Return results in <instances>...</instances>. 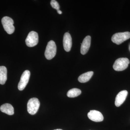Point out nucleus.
<instances>
[{
    "mask_svg": "<svg viewBox=\"0 0 130 130\" xmlns=\"http://www.w3.org/2000/svg\"><path fill=\"white\" fill-rule=\"evenodd\" d=\"M130 38V32L125 31L115 33L112 36L111 40L114 43L119 45Z\"/></svg>",
    "mask_w": 130,
    "mask_h": 130,
    "instance_id": "obj_1",
    "label": "nucleus"
},
{
    "mask_svg": "<svg viewBox=\"0 0 130 130\" xmlns=\"http://www.w3.org/2000/svg\"><path fill=\"white\" fill-rule=\"evenodd\" d=\"M39 100L36 98H31L29 100L27 104V110L29 113L33 115L36 113L40 106Z\"/></svg>",
    "mask_w": 130,
    "mask_h": 130,
    "instance_id": "obj_2",
    "label": "nucleus"
},
{
    "mask_svg": "<svg viewBox=\"0 0 130 130\" xmlns=\"http://www.w3.org/2000/svg\"><path fill=\"white\" fill-rule=\"evenodd\" d=\"M130 61L128 59L125 58L117 59L114 63L113 68L117 71H121L125 70L128 67Z\"/></svg>",
    "mask_w": 130,
    "mask_h": 130,
    "instance_id": "obj_3",
    "label": "nucleus"
},
{
    "mask_svg": "<svg viewBox=\"0 0 130 130\" xmlns=\"http://www.w3.org/2000/svg\"><path fill=\"white\" fill-rule=\"evenodd\" d=\"M2 23L4 29L8 34L11 35L14 32V21L12 19L8 16L3 17L2 19Z\"/></svg>",
    "mask_w": 130,
    "mask_h": 130,
    "instance_id": "obj_4",
    "label": "nucleus"
},
{
    "mask_svg": "<svg viewBox=\"0 0 130 130\" xmlns=\"http://www.w3.org/2000/svg\"><path fill=\"white\" fill-rule=\"evenodd\" d=\"M56 46L53 41H50L47 44L44 55L47 60H51L56 55Z\"/></svg>",
    "mask_w": 130,
    "mask_h": 130,
    "instance_id": "obj_5",
    "label": "nucleus"
},
{
    "mask_svg": "<svg viewBox=\"0 0 130 130\" xmlns=\"http://www.w3.org/2000/svg\"><path fill=\"white\" fill-rule=\"evenodd\" d=\"M38 42V36L37 32L30 31L28 34L25 40L26 45L29 47H33L37 45Z\"/></svg>",
    "mask_w": 130,
    "mask_h": 130,
    "instance_id": "obj_6",
    "label": "nucleus"
},
{
    "mask_svg": "<svg viewBox=\"0 0 130 130\" xmlns=\"http://www.w3.org/2000/svg\"><path fill=\"white\" fill-rule=\"evenodd\" d=\"M30 75V72L28 70H26L23 73L18 85L19 90H23L25 89L29 82Z\"/></svg>",
    "mask_w": 130,
    "mask_h": 130,
    "instance_id": "obj_7",
    "label": "nucleus"
},
{
    "mask_svg": "<svg viewBox=\"0 0 130 130\" xmlns=\"http://www.w3.org/2000/svg\"><path fill=\"white\" fill-rule=\"evenodd\" d=\"M89 118L92 121L95 122H101L103 121V115L102 113L99 111L95 110H91L88 114Z\"/></svg>",
    "mask_w": 130,
    "mask_h": 130,
    "instance_id": "obj_8",
    "label": "nucleus"
},
{
    "mask_svg": "<svg viewBox=\"0 0 130 130\" xmlns=\"http://www.w3.org/2000/svg\"><path fill=\"white\" fill-rule=\"evenodd\" d=\"M63 44L64 49L67 52H69L72 46V39L70 33L66 32L63 37Z\"/></svg>",
    "mask_w": 130,
    "mask_h": 130,
    "instance_id": "obj_9",
    "label": "nucleus"
},
{
    "mask_svg": "<svg viewBox=\"0 0 130 130\" xmlns=\"http://www.w3.org/2000/svg\"><path fill=\"white\" fill-rule=\"evenodd\" d=\"M127 91L124 90L120 91L116 96L115 98V105L116 107H119L125 101L128 95Z\"/></svg>",
    "mask_w": 130,
    "mask_h": 130,
    "instance_id": "obj_10",
    "label": "nucleus"
},
{
    "mask_svg": "<svg viewBox=\"0 0 130 130\" xmlns=\"http://www.w3.org/2000/svg\"><path fill=\"white\" fill-rule=\"evenodd\" d=\"M91 37L88 36L85 38L83 42L81 43V53L82 55H85L89 51L90 46Z\"/></svg>",
    "mask_w": 130,
    "mask_h": 130,
    "instance_id": "obj_11",
    "label": "nucleus"
},
{
    "mask_svg": "<svg viewBox=\"0 0 130 130\" xmlns=\"http://www.w3.org/2000/svg\"><path fill=\"white\" fill-rule=\"evenodd\" d=\"M0 109L2 112L9 115H12L14 113V108L11 104L5 103L0 107Z\"/></svg>",
    "mask_w": 130,
    "mask_h": 130,
    "instance_id": "obj_12",
    "label": "nucleus"
},
{
    "mask_svg": "<svg viewBox=\"0 0 130 130\" xmlns=\"http://www.w3.org/2000/svg\"><path fill=\"white\" fill-rule=\"evenodd\" d=\"M7 80V70L4 66H0V84H5Z\"/></svg>",
    "mask_w": 130,
    "mask_h": 130,
    "instance_id": "obj_13",
    "label": "nucleus"
},
{
    "mask_svg": "<svg viewBox=\"0 0 130 130\" xmlns=\"http://www.w3.org/2000/svg\"><path fill=\"white\" fill-rule=\"evenodd\" d=\"M93 71L88 72L81 74L78 78V80L80 83H85L88 82L93 75Z\"/></svg>",
    "mask_w": 130,
    "mask_h": 130,
    "instance_id": "obj_14",
    "label": "nucleus"
},
{
    "mask_svg": "<svg viewBox=\"0 0 130 130\" xmlns=\"http://www.w3.org/2000/svg\"><path fill=\"white\" fill-rule=\"evenodd\" d=\"M81 93V90L79 89L73 88L68 91L67 96L69 98L76 97L80 95Z\"/></svg>",
    "mask_w": 130,
    "mask_h": 130,
    "instance_id": "obj_15",
    "label": "nucleus"
},
{
    "mask_svg": "<svg viewBox=\"0 0 130 130\" xmlns=\"http://www.w3.org/2000/svg\"><path fill=\"white\" fill-rule=\"evenodd\" d=\"M50 4L52 7L54 9H56V10H58V9H59L60 6L59 5V3L58 2L55 0H52L51 1Z\"/></svg>",
    "mask_w": 130,
    "mask_h": 130,
    "instance_id": "obj_16",
    "label": "nucleus"
},
{
    "mask_svg": "<svg viewBox=\"0 0 130 130\" xmlns=\"http://www.w3.org/2000/svg\"><path fill=\"white\" fill-rule=\"evenodd\" d=\"M57 12H58V14H62V12L61 11H60V9H58V10H57Z\"/></svg>",
    "mask_w": 130,
    "mask_h": 130,
    "instance_id": "obj_17",
    "label": "nucleus"
},
{
    "mask_svg": "<svg viewBox=\"0 0 130 130\" xmlns=\"http://www.w3.org/2000/svg\"><path fill=\"white\" fill-rule=\"evenodd\" d=\"M63 130L61 129H55V130Z\"/></svg>",
    "mask_w": 130,
    "mask_h": 130,
    "instance_id": "obj_18",
    "label": "nucleus"
},
{
    "mask_svg": "<svg viewBox=\"0 0 130 130\" xmlns=\"http://www.w3.org/2000/svg\"><path fill=\"white\" fill-rule=\"evenodd\" d=\"M129 50L130 51V44L129 45Z\"/></svg>",
    "mask_w": 130,
    "mask_h": 130,
    "instance_id": "obj_19",
    "label": "nucleus"
}]
</instances>
